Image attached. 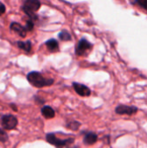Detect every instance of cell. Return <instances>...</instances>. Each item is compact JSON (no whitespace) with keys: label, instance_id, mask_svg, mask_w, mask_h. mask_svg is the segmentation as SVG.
Listing matches in <instances>:
<instances>
[{"label":"cell","instance_id":"6da1fadb","mask_svg":"<svg viewBox=\"0 0 147 148\" xmlns=\"http://www.w3.org/2000/svg\"><path fill=\"white\" fill-rule=\"evenodd\" d=\"M27 79H28L29 82L36 88L47 87V86H50L54 83V81L52 79H46L40 73L36 72V71L30 72L27 75Z\"/></svg>","mask_w":147,"mask_h":148},{"label":"cell","instance_id":"7a4b0ae2","mask_svg":"<svg viewBox=\"0 0 147 148\" xmlns=\"http://www.w3.org/2000/svg\"><path fill=\"white\" fill-rule=\"evenodd\" d=\"M46 140H47V141L49 144L56 147L57 148H62L63 147H67L68 145L73 143V141H74L73 139L61 140V139L57 138L54 134H48L46 135Z\"/></svg>","mask_w":147,"mask_h":148},{"label":"cell","instance_id":"3957f363","mask_svg":"<svg viewBox=\"0 0 147 148\" xmlns=\"http://www.w3.org/2000/svg\"><path fill=\"white\" fill-rule=\"evenodd\" d=\"M39 0H26L23 3V10L29 16H32L40 8Z\"/></svg>","mask_w":147,"mask_h":148},{"label":"cell","instance_id":"277c9868","mask_svg":"<svg viewBox=\"0 0 147 148\" xmlns=\"http://www.w3.org/2000/svg\"><path fill=\"white\" fill-rule=\"evenodd\" d=\"M17 125V120L13 115H4L2 118V126L5 129H14Z\"/></svg>","mask_w":147,"mask_h":148},{"label":"cell","instance_id":"5b68a950","mask_svg":"<svg viewBox=\"0 0 147 148\" xmlns=\"http://www.w3.org/2000/svg\"><path fill=\"white\" fill-rule=\"evenodd\" d=\"M91 47L92 44L88 41H87L86 39H81L76 46L75 53L78 56H83L91 49Z\"/></svg>","mask_w":147,"mask_h":148},{"label":"cell","instance_id":"8992f818","mask_svg":"<svg viewBox=\"0 0 147 148\" xmlns=\"http://www.w3.org/2000/svg\"><path fill=\"white\" fill-rule=\"evenodd\" d=\"M138 111V108L135 107H131V106H118L115 109L116 114H127V115H133L136 114Z\"/></svg>","mask_w":147,"mask_h":148},{"label":"cell","instance_id":"52a82bcc","mask_svg":"<svg viewBox=\"0 0 147 148\" xmlns=\"http://www.w3.org/2000/svg\"><path fill=\"white\" fill-rule=\"evenodd\" d=\"M73 87H74L75 91L81 96H89L91 95V90L87 86H85L83 84L74 82Z\"/></svg>","mask_w":147,"mask_h":148},{"label":"cell","instance_id":"ba28073f","mask_svg":"<svg viewBox=\"0 0 147 148\" xmlns=\"http://www.w3.org/2000/svg\"><path fill=\"white\" fill-rule=\"evenodd\" d=\"M97 139L98 136L94 133H88L85 135L83 141L86 145H93L97 141Z\"/></svg>","mask_w":147,"mask_h":148},{"label":"cell","instance_id":"9c48e42d","mask_svg":"<svg viewBox=\"0 0 147 148\" xmlns=\"http://www.w3.org/2000/svg\"><path fill=\"white\" fill-rule=\"evenodd\" d=\"M42 114L46 119H52L55 117V111L52 108L49 106H45L42 108Z\"/></svg>","mask_w":147,"mask_h":148},{"label":"cell","instance_id":"30bf717a","mask_svg":"<svg viewBox=\"0 0 147 148\" xmlns=\"http://www.w3.org/2000/svg\"><path fill=\"white\" fill-rule=\"evenodd\" d=\"M10 29H13L14 31L17 32L22 37H24L26 36V29H24L23 27H22L20 24L18 23H13L11 25H10Z\"/></svg>","mask_w":147,"mask_h":148},{"label":"cell","instance_id":"8fae6325","mask_svg":"<svg viewBox=\"0 0 147 148\" xmlns=\"http://www.w3.org/2000/svg\"><path fill=\"white\" fill-rule=\"evenodd\" d=\"M46 46L47 48L50 50V51H55L58 49V42L55 40V39H51L49 40L46 42Z\"/></svg>","mask_w":147,"mask_h":148},{"label":"cell","instance_id":"7c38bea8","mask_svg":"<svg viewBox=\"0 0 147 148\" xmlns=\"http://www.w3.org/2000/svg\"><path fill=\"white\" fill-rule=\"evenodd\" d=\"M18 47L27 52H29L31 49V43L30 42H18Z\"/></svg>","mask_w":147,"mask_h":148},{"label":"cell","instance_id":"4fadbf2b","mask_svg":"<svg viewBox=\"0 0 147 148\" xmlns=\"http://www.w3.org/2000/svg\"><path fill=\"white\" fill-rule=\"evenodd\" d=\"M80 126H81V124L79 122H77V121H71V122H69L67 125V127L71 129V130H73V131H76V130L79 129Z\"/></svg>","mask_w":147,"mask_h":148},{"label":"cell","instance_id":"5bb4252c","mask_svg":"<svg viewBox=\"0 0 147 148\" xmlns=\"http://www.w3.org/2000/svg\"><path fill=\"white\" fill-rule=\"evenodd\" d=\"M59 37L60 39L63 40V41H68L71 39V36L67 32V31H62L59 34Z\"/></svg>","mask_w":147,"mask_h":148},{"label":"cell","instance_id":"9a60e30c","mask_svg":"<svg viewBox=\"0 0 147 148\" xmlns=\"http://www.w3.org/2000/svg\"><path fill=\"white\" fill-rule=\"evenodd\" d=\"M8 137L5 132H3L2 129H0V141L1 142H5L7 140Z\"/></svg>","mask_w":147,"mask_h":148},{"label":"cell","instance_id":"2e32d148","mask_svg":"<svg viewBox=\"0 0 147 148\" xmlns=\"http://www.w3.org/2000/svg\"><path fill=\"white\" fill-rule=\"evenodd\" d=\"M137 3L147 10V0H137Z\"/></svg>","mask_w":147,"mask_h":148},{"label":"cell","instance_id":"e0dca14e","mask_svg":"<svg viewBox=\"0 0 147 148\" xmlns=\"http://www.w3.org/2000/svg\"><path fill=\"white\" fill-rule=\"evenodd\" d=\"M4 11H5V6H4L3 3H2L0 2V16L3 15V14L4 13Z\"/></svg>","mask_w":147,"mask_h":148},{"label":"cell","instance_id":"ac0fdd59","mask_svg":"<svg viewBox=\"0 0 147 148\" xmlns=\"http://www.w3.org/2000/svg\"><path fill=\"white\" fill-rule=\"evenodd\" d=\"M26 29H27L28 30H31V29H33V23H32L31 21H29V22L27 23Z\"/></svg>","mask_w":147,"mask_h":148}]
</instances>
